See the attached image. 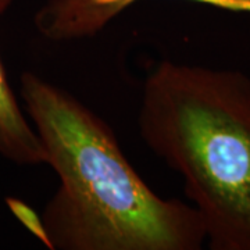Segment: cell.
Listing matches in <instances>:
<instances>
[{"mask_svg":"<svg viewBox=\"0 0 250 250\" xmlns=\"http://www.w3.org/2000/svg\"><path fill=\"white\" fill-rule=\"evenodd\" d=\"M139 132L185 182L213 250H250V77L161 62L145 81Z\"/></svg>","mask_w":250,"mask_h":250,"instance_id":"7a4b0ae2","label":"cell"},{"mask_svg":"<svg viewBox=\"0 0 250 250\" xmlns=\"http://www.w3.org/2000/svg\"><path fill=\"white\" fill-rule=\"evenodd\" d=\"M21 98L60 187L42 214L54 250H199L207 241L195 206L163 199L126 160L113 129L70 92L34 72Z\"/></svg>","mask_w":250,"mask_h":250,"instance_id":"6da1fadb","label":"cell"},{"mask_svg":"<svg viewBox=\"0 0 250 250\" xmlns=\"http://www.w3.org/2000/svg\"><path fill=\"white\" fill-rule=\"evenodd\" d=\"M138 0H47L34 24L50 41H72L98 35L108 22ZM220 9L249 13L250 0H195Z\"/></svg>","mask_w":250,"mask_h":250,"instance_id":"3957f363","label":"cell"},{"mask_svg":"<svg viewBox=\"0 0 250 250\" xmlns=\"http://www.w3.org/2000/svg\"><path fill=\"white\" fill-rule=\"evenodd\" d=\"M16 0H0V16H3Z\"/></svg>","mask_w":250,"mask_h":250,"instance_id":"8992f818","label":"cell"},{"mask_svg":"<svg viewBox=\"0 0 250 250\" xmlns=\"http://www.w3.org/2000/svg\"><path fill=\"white\" fill-rule=\"evenodd\" d=\"M0 156L18 166L47 163L46 150L21 108L0 57Z\"/></svg>","mask_w":250,"mask_h":250,"instance_id":"277c9868","label":"cell"},{"mask_svg":"<svg viewBox=\"0 0 250 250\" xmlns=\"http://www.w3.org/2000/svg\"><path fill=\"white\" fill-rule=\"evenodd\" d=\"M7 205L10 210L14 213L21 223L27 227L31 232H34L42 242H45V233H43V227H42V220L38 218L35 211L28 207L25 203H22L20 199H7Z\"/></svg>","mask_w":250,"mask_h":250,"instance_id":"5b68a950","label":"cell"}]
</instances>
